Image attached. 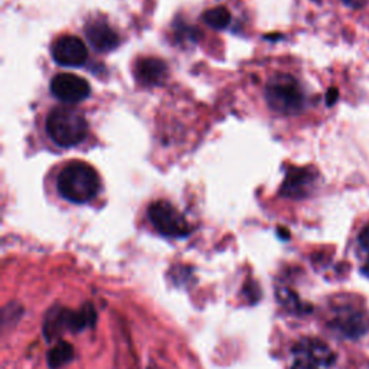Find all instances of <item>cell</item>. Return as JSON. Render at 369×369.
Segmentation results:
<instances>
[{
  "label": "cell",
  "mask_w": 369,
  "mask_h": 369,
  "mask_svg": "<svg viewBox=\"0 0 369 369\" xmlns=\"http://www.w3.org/2000/svg\"><path fill=\"white\" fill-rule=\"evenodd\" d=\"M101 182L97 171L85 162H71L58 175L56 188L65 201L72 204H87L100 191Z\"/></svg>",
  "instance_id": "obj_1"
},
{
  "label": "cell",
  "mask_w": 369,
  "mask_h": 369,
  "mask_svg": "<svg viewBox=\"0 0 369 369\" xmlns=\"http://www.w3.org/2000/svg\"><path fill=\"white\" fill-rule=\"evenodd\" d=\"M204 22L213 29H225L231 22V13L224 6H217L204 12Z\"/></svg>",
  "instance_id": "obj_15"
},
{
  "label": "cell",
  "mask_w": 369,
  "mask_h": 369,
  "mask_svg": "<svg viewBox=\"0 0 369 369\" xmlns=\"http://www.w3.org/2000/svg\"><path fill=\"white\" fill-rule=\"evenodd\" d=\"M75 357L74 346L67 341H58L46 353V363L50 369H61L68 365Z\"/></svg>",
  "instance_id": "obj_13"
},
{
  "label": "cell",
  "mask_w": 369,
  "mask_h": 369,
  "mask_svg": "<svg viewBox=\"0 0 369 369\" xmlns=\"http://www.w3.org/2000/svg\"><path fill=\"white\" fill-rule=\"evenodd\" d=\"M337 98H339V91H337V88H329V91L326 92V104L330 107L337 101Z\"/></svg>",
  "instance_id": "obj_18"
},
{
  "label": "cell",
  "mask_w": 369,
  "mask_h": 369,
  "mask_svg": "<svg viewBox=\"0 0 369 369\" xmlns=\"http://www.w3.org/2000/svg\"><path fill=\"white\" fill-rule=\"evenodd\" d=\"M85 35L92 48L98 52H112L120 45L118 34L103 19L89 21L85 26Z\"/></svg>",
  "instance_id": "obj_11"
},
{
  "label": "cell",
  "mask_w": 369,
  "mask_h": 369,
  "mask_svg": "<svg viewBox=\"0 0 369 369\" xmlns=\"http://www.w3.org/2000/svg\"><path fill=\"white\" fill-rule=\"evenodd\" d=\"M46 133L56 146L70 149L85 140L88 123L81 112L71 107H56L46 117Z\"/></svg>",
  "instance_id": "obj_3"
},
{
  "label": "cell",
  "mask_w": 369,
  "mask_h": 369,
  "mask_svg": "<svg viewBox=\"0 0 369 369\" xmlns=\"http://www.w3.org/2000/svg\"><path fill=\"white\" fill-rule=\"evenodd\" d=\"M312 2H315V3H320V0H312Z\"/></svg>",
  "instance_id": "obj_20"
},
{
  "label": "cell",
  "mask_w": 369,
  "mask_h": 369,
  "mask_svg": "<svg viewBox=\"0 0 369 369\" xmlns=\"http://www.w3.org/2000/svg\"><path fill=\"white\" fill-rule=\"evenodd\" d=\"M97 312L91 303H85L80 310H70L67 307H54L48 310L43 321V336L48 342L58 341L67 332L78 333L96 325ZM61 341V339H59Z\"/></svg>",
  "instance_id": "obj_4"
},
{
  "label": "cell",
  "mask_w": 369,
  "mask_h": 369,
  "mask_svg": "<svg viewBox=\"0 0 369 369\" xmlns=\"http://www.w3.org/2000/svg\"><path fill=\"white\" fill-rule=\"evenodd\" d=\"M317 178L319 173L312 166L290 167L280 188V195L288 199L307 198L315 189Z\"/></svg>",
  "instance_id": "obj_8"
},
{
  "label": "cell",
  "mask_w": 369,
  "mask_h": 369,
  "mask_svg": "<svg viewBox=\"0 0 369 369\" xmlns=\"http://www.w3.org/2000/svg\"><path fill=\"white\" fill-rule=\"evenodd\" d=\"M136 78L145 87L162 85L169 74V68L163 59L155 56L140 58L136 63Z\"/></svg>",
  "instance_id": "obj_12"
},
{
  "label": "cell",
  "mask_w": 369,
  "mask_h": 369,
  "mask_svg": "<svg viewBox=\"0 0 369 369\" xmlns=\"http://www.w3.org/2000/svg\"><path fill=\"white\" fill-rule=\"evenodd\" d=\"M328 328L345 339H359L369 330V313L362 300L339 297L332 306L328 316Z\"/></svg>",
  "instance_id": "obj_2"
},
{
  "label": "cell",
  "mask_w": 369,
  "mask_h": 369,
  "mask_svg": "<svg viewBox=\"0 0 369 369\" xmlns=\"http://www.w3.org/2000/svg\"><path fill=\"white\" fill-rule=\"evenodd\" d=\"M149 220L159 234L167 238H184L191 234V225L184 215L167 201H155L147 209Z\"/></svg>",
  "instance_id": "obj_7"
},
{
  "label": "cell",
  "mask_w": 369,
  "mask_h": 369,
  "mask_svg": "<svg viewBox=\"0 0 369 369\" xmlns=\"http://www.w3.org/2000/svg\"><path fill=\"white\" fill-rule=\"evenodd\" d=\"M359 271L369 279V225L363 226L357 238Z\"/></svg>",
  "instance_id": "obj_14"
},
{
  "label": "cell",
  "mask_w": 369,
  "mask_h": 369,
  "mask_svg": "<svg viewBox=\"0 0 369 369\" xmlns=\"http://www.w3.org/2000/svg\"><path fill=\"white\" fill-rule=\"evenodd\" d=\"M341 2L352 9H362L366 5L368 0H341Z\"/></svg>",
  "instance_id": "obj_19"
},
{
  "label": "cell",
  "mask_w": 369,
  "mask_h": 369,
  "mask_svg": "<svg viewBox=\"0 0 369 369\" xmlns=\"http://www.w3.org/2000/svg\"><path fill=\"white\" fill-rule=\"evenodd\" d=\"M337 353L319 337H302L291 348L290 369H336Z\"/></svg>",
  "instance_id": "obj_6"
},
{
  "label": "cell",
  "mask_w": 369,
  "mask_h": 369,
  "mask_svg": "<svg viewBox=\"0 0 369 369\" xmlns=\"http://www.w3.org/2000/svg\"><path fill=\"white\" fill-rule=\"evenodd\" d=\"M51 55L61 67H83L88 59V50L78 36L64 35L55 39L51 48Z\"/></svg>",
  "instance_id": "obj_10"
},
{
  "label": "cell",
  "mask_w": 369,
  "mask_h": 369,
  "mask_svg": "<svg viewBox=\"0 0 369 369\" xmlns=\"http://www.w3.org/2000/svg\"><path fill=\"white\" fill-rule=\"evenodd\" d=\"M51 92L65 104H76L91 94L89 83L76 74H58L51 81Z\"/></svg>",
  "instance_id": "obj_9"
},
{
  "label": "cell",
  "mask_w": 369,
  "mask_h": 369,
  "mask_svg": "<svg viewBox=\"0 0 369 369\" xmlns=\"http://www.w3.org/2000/svg\"><path fill=\"white\" fill-rule=\"evenodd\" d=\"M275 296L279 297V302H280L284 307H287L288 310H297V309H299V299H297V296L293 293V291L286 290V288H284V290L280 288V290H277Z\"/></svg>",
  "instance_id": "obj_16"
},
{
  "label": "cell",
  "mask_w": 369,
  "mask_h": 369,
  "mask_svg": "<svg viewBox=\"0 0 369 369\" xmlns=\"http://www.w3.org/2000/svg\"><path fill=\"white\" fill-rule=\"evenodd\" d=\"M176 32L180 34L182 36H184V39H192L195 42V39L198 41V35H199V30L198 28H193V26H188V25H182V28H176Z\"/></svg>",
  "instance_id": "obj_17"
},
{
  "label": "cell",
  "mask_w": 369,
  "mask_h": 369,
  "mask_svg": "<svg viewBox=\"0 0 369 369\" xmlns=\"http://www.w3.org/2000/svg\"><path fill=\"white\" fill-rule=\"evenodd\" d=\"M266 101L275 113L295 116L303 112L306 97L296 78L287 74L274 75L266 85Z\"/></svg>",
  "instance_id": "obj_5"
}]
</instances>
